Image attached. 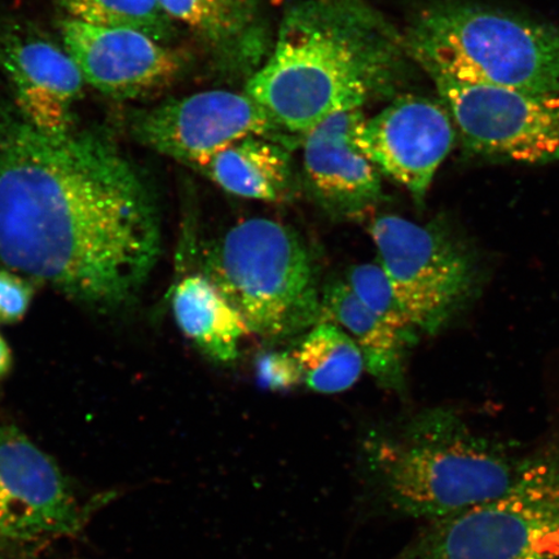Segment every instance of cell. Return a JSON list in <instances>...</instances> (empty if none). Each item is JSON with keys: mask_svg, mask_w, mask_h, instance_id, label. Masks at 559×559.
Returning <instances> with one entry per match:
<instances>
[{"mask_svg": "<svg viewBox=\"0 0 559 559\" xmlns=\"http://www.w3.org/2000/svg\"><path fill=\"white\" fill-rule=\"evenodd\" d=\"M289 148L275 139L247 136L216 153L198 170L237 198L284 204L296 198L298 190Z\"/></svg>", "mask_w": 559, "mask_h": 559, "instance_id": "obj_17", "label": "cell"}, {"mask_svg": "<svg viewBox=\"0 0 559 559\" xmlns=\"http://www.w3.org/2000/svg\"><path fill=\"white\" fill-rule=\"evenodd\" d=\"M345 283L359 302L376 317L403 332L419 333L379 263L355 265L348 271Z\"/></svg>", "mask_w": 559, "mask_h": 559, "instance_id": "obj_21", "label": "cell"}, {"mask_svg": "<svg viewBox=\"0 0 559 559\" xmlns=\"http://www.w3.org/2000/svg\"><path fill=\"white\" fill-rule=\"evenodd\" d=\"M0 70L25 120L51 134L74 129V107L86 81L66 48L29 24L4 21L0 23Z\"/></svg>", "mask_w": 559, "mask_h": 559, "instance_id": "obj_13", "label": "cell"}, {"mask_svg": "<svg viewBox=\"0 0 559 559\" xmlns=\"http://www.w3.org/2000/svg\"><path fill=\"white\" fill-rule=\"evenodd\" d=\"M522 454L451 408L376 424L356 447L362 507L390 520H443L504 491Z\"/></svg>", "mask_w": 559, "mask_h": 559, "instance_id": "obj_3", "label": "cell"}, {"mask_svg": "<svg viewBox=\"0 0 559 559\" xmlns=\"http://www.w3.org/2000/svg\"><path fill=\"white\" fill-rule=\"evenodd\" d=\"M393 559H559V416L504 491L426 523Z\"/></svg>", "mask_w": 559, "mask_h": 559, "instance_id": "obj_6", "label": "cell"}, {"mask_svg": "<svg viewBox=\"0 0 559 559\" xmlns=\"http://www.w3.org/2000/svg\"><path fill=\"white\" fill-rule=\"evenodd\" d=\"M465 153L500 163L559 159V94L527 93L428 72Z\"/></svg>", "mask_w": 559, "mask_h": 559, "instance_id": "obj_9", "label": "cell"}, {"mask_svg": "<svg viewBox=\"0 0 559 559\" xmlns=\"http://www.w3.org/2000/svg\"><path fill=\"white\" fill-rule=\"evenodd\" d=\"M66 17L81 23L129 29L171 45L179 26L167 15L159 0H56Z\"/></svg>", "mask_w": 559, "mask_h": 559, "instance_id": "obj_20", "label": "cell"}, {"mask_svg": "<svg viewBox=\"0 0 559 559\" xmlns=\"http://www.w3.org/2000/svg\"><path fill=\"white\" fill-rule=\"evenodd\" d=\"M171 307L181 333L209 359L230 365L239 358L249 328L204 274L199 271L181 278L173 290Z\"/></svg>", "mask_w": 559, "mask_h": 559, "instance_id": "obj_18", "label": "cell"}, {"mask_svg": "<svg viewBox=\"0 0 559 559\" xmlns=\"http://www.w3.org/2000/svg\"><path fill=\"white\" fill-rule=\"evenodd\" d=\"M13 367V355L2 333H0V381L9 377Z\"/></svg>", "mask_w": 559, "mask_h": 559, "instance_id": "obj_24", "label": "cell"}, {"mask_svg": "<svg viewBox=\"0 0 559 559\" xmlns=\"http://www.w3.org/2000/svg\"><path fill=\"white\" fill-rule=\"evenodd\" d=\"M456 138V126L442 102L408 95L366 118L356 142L381 175L421 204Z\"/></svg>", "mask_w": 559, "mask_h": 559, "instance_id": "obj_11", "label": "cell"}, {"mask_svg": "<svg viewBox=\"0 0 559 559\" xmlns=\"http://www.w3.org/2000/svg\"><path fill=\"white\" fill-rule=\"evenodd\" d=\"M0 559H7V558H2V557H0Z\"/></svg>", "mask_w": 559, "mask_h": 559, "instance_id": "obj_25", "label": "cell"}, {"mask_svg": "<svg viewBox=\"0 0 559 559\" xmlns=\"http://www.w3.org/2000/svg\"><path fill=\"white\" fill-rule=\"evenodd\" d=\"M320 321L344 330L359 347L367 372L382 388L405 393V360L417 341V333L390 325L362 306L345 280L326 285L321 292Z\"/></svg>", "mask_w": 559, "mask_h": 559, "instance_id": "obj_16", "label": "cell"}, {"mask_svg": "<svg viewBox=\"0 0 559 559\" xmlns=\"http://www.w3.org/2000/svg\"><path fill=\"white\" fill-rule=\"evenodd\" d=\"M34 286L16 272L0 270V324L19 323L31 309Z\"/></svg>", "mask_w": 559, "mask_h": 559, "instance_id": "obj_23", "label": "cell"}, {"mask_svg": "<svg viewBox=\"0 0 559 559\" xmlns=\"http://www.w3.org/2000/svg\"><path fill=\"white\" fill-rule=\"evenodd\" d=\"M426 73L527 93L559 94V29L465 0H437L403 34Z\"/></svg>", "mask_w": 559, "mask_h": 559, "instance_id": "obj_4", "label": "cell"}, {"mask_svg": "<svg viewBox=\"0 0 559 559\" xmlns=\"http://www.w3.org/2000/svg\"><path fill=\"white\" fill-rule=\"evenodd\" d=\"M60 32L83 79L116 100H134L156 93L177 80L186 67V55L178 48L140 32L68 17L61 21Z\"/></svg>", "mask_w": 559, "mask_h": 559, "instance_id": "obj_12", "label": "cell"}, {"mask_svg": "<svg viewBox=\"0 0 559 559\" xmlns=\"http://www.w3.org/2000/svg\"><path fill=\"white\" fill-rule=\"evenodd\" d=\"M200 272L258 337H293L320 321L323 290L311 251L282 222L257 216L236 223L207 243Z\"/></svg>", "mask_w": 559, "mask_h": 559, "instance_id": "obj_5", "label": "cell"}, {"mask_svg": "<svg viewBox=\"0 0 559 559\" xmlns=\"http://www.w3.org/2000/svg\"><path fill=\"white\" fill-rule=\"evenodd\" d=\"M155 199L93 131L51 134L0 103V260L96 310L134 300L155 267Z\"/></svg>", "mask_w": 559, "mask_h": 559, "instance_id": "obj_1", "label": "cell"}, {"mask_svg": "<svg viewBox=\"0 0 559 559\" xmlns=\"http://www.w3.org/2000/svg\"><path fill=\"white\" fill-rule=\"evenodd\" d=\"M379 264L418 332L436 334L472 302L479 286L474 251L443 219L397 215L370 223Z\"/></svg>", "mask_w": 559, "mask_h": 559, "instance_id": "obj_7", "label": "cell"}, {"mask_svg": "<svg viewBox=\"0 0 559 559\" xmlns=\"http://www.w3.org/2000/svg\"><path fill=\"white\" fill-rule=\"evenodd\" d=\"M261 386L271 391H290L304 383L302 370L295 352H270L257 361Z\"/></svg>", "mask_w": 559, "mask_h": 559, "instance_id": "obj_22", "label": "cell"}, {"mask_svg": "<svg viewBox=\"0 0 559 559\" xmlns=\"http://www.w3.org/2000/svg\"><path fill=\"white\" fill-rule=\"evenodd\" d=\"M295 353L304 384L319 394L345 393L366 370L359 347L330 321L314 324Z\"/></svg>", "mask_w": 559, "mask_h": 559, "instance_id": "obj_19", "label": "cell"}, {"mask_svg": "<svg viewBox=\"0 0 559 559\" xmlns=\"http://www.w3.org/2000/svg\"><path fill=\"white\" fill-rule=\"evenodd\" d=\"M130 129L140 144L194 169L242 138L295 144L245 91L210 90L167 100L138 111Z\"/></svg>", "mask_w": 559, "mask_h": 559, "instance_id": "obj_10", "label": "cell"}, {"mask_svg": "<svg viewBox=\"0 0 559 559\" xmlns=\"http://www.w3.org/2000/svg\"><path fill=\"white\" fill-rule=\"evenodd\" d=\"M111 498L83 495L50 454L0 418V557H29L81 534Z\"/></svg>", "mask_w": 559, "mask_h": 559, "instance_id": "obj_8", "label": "cell"}, {"mask_svg": "<svg viewBox=\"0 0 559 559\" xmlns=\"http://www.w3.org/2000/svg\"><path fill=\"white\" fill-rule=\"evenodd\" d=\"M175 23L194 33L221 61L258 69L269 50L261 0H159Z\"/></svg>", "mask_w": 559, "mask_h": 559, "instance_id": "obj_15", "label": "cell"}, {"mask_svg": "<svg viewBox=\"0 0 559 559\" xmlns=\"http://www.w3.org/2000/svg\"><path fill=\"white\" fill-rule=\"evenodd\" d=\"M408 59L403 35L365 0H298L245 93L300 142L328 117L395 94Z\"/></svg>", "mask_w": 559, "mask_h": 559, "instance_id": "obj_2", "label": "cell"}, {"mask_svg": "<svg viewBox=\"0 0 559 559\" xmlns=\"http://www.w3.org/2000/svg\"><path fill=\"white\" fill-rule=\"evenodd\" d=\"M366 118L362 109L342 111L300 140L306 190L332 218H362L383 199L382 175L356 142Z\"/></svg>", "mask_w": 559, "mask_h": 559, "instance_id": "obj_14", "label": "cell"}]
</instances>
